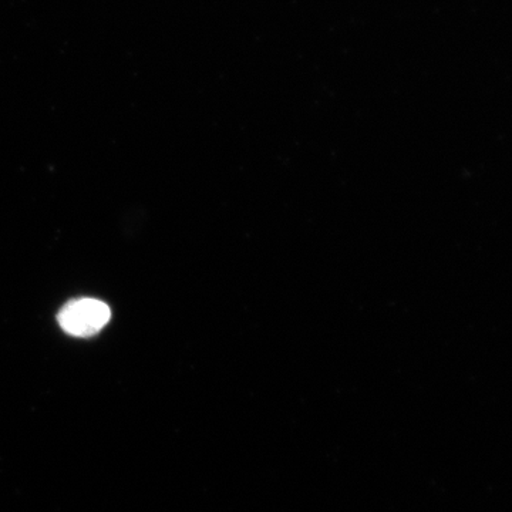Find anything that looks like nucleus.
I'll list each match as a JSON object with an SVG mask.
<instances>
[{
    "label": "nucleus",
    "instance_id": "obj_1",
    "mask_svg": "<svg viewBox=\"0 0 512 512\" xmlns=\"http://www.w3.org/2000/svg\"><path fill=\"white\" fill-rule=\"evenodd\" d=\"M110 318L109 306L90 298L67 303L57 316L64 332L77 338H90L96 335L109 323Z\"/></svg>",
    "mask_w": 512,
    "mask_h": 512
}]
</instances>
